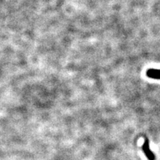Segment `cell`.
Wrapping results in <instances>:
<instances>
[{
  "instance_id": "cell-2",
  "label": "cell",
  "mask_w": 160,
  "mask_h": 160,
  "mask_svg": "<svg viewBox=\"0 0 160 160\" xmlns=\"http://www.w3.org/2000/svg\"><path fill=\"white\" fill-rule=\"evenodd\" d=\"M146 75L148 77L154 79H160V70L159 69H148L146 71Z\"/></svg>"
},
{
  "instance_id": "cell-1",
  "label": "cell",
  "mask_w": 160,
  "mask_h": 160,
  "mask_svg": "<svg viewBox=\"0 0 160 160\" xmlns=\"http://www.w3.org/2000/svg\"><path fill=\"white\" fill-rule=\"evenodd\" d=\"M142 150L144 153H145V157L148 158L149 160H154L155 159V155L150 149V144L149 140L148 139H145V142H144L143 145L142 146Z\"/></svg>"
}]
</instances>
